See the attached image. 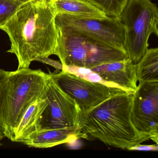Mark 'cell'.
Listing matches in <instances>:
<instances>
[{
    "mask_svg": "<svg viewBox=\"0 0 158 158\" xmlns=\"http://www.w3.org/2000/svg\"><path fill=\"white\" fill-rule=\"evenodd\" d=\"M56 12L51 0L23 2L2 27L10 38L8 52L16 55L18 68L54 55L57 40Z\"/></svg>",
    "mask_w": 158,
    "mask_h": 158,
    "instance_id": "cell-1",
    "label": "cell"
},
{
    "mask_svg": "<svg viewBox=\"0 0 158 158\" xmlns=\"http://www.w3.org/2000/svg\"><path fill=\"white\" fill-rule=\"evenodd\" d=\"M131 103V94H117L89 110L81 111L78 127L80 138L97 139L123 149L149 139L158 144V138L139 132L132 123Z\"/></svg>",
    "mask_w": 158,
    "mask_h": 158,
    "instance_id": "cell-2",
    "label": "cell"
},
{
    "mask_svg": "<svg viewBox=\"0 0 158 158\" xmlns=\"http://www.w3.org/2000/svg\"><path fill=\"white\" fill-rule=\"evenodd\" d=\"M47 76L40 70L29 67L9 73L0 94V123L5 137L12 141L28 108L46 96Z\"/></svg>",
    "mask_w": 158,
    "mask_h": 158,
    "instance_id": "cell-3",
    "label": "cell"
},
{
    "mask_svg": "<svg viewBox=\"0 0 158 158\" xmlns=\"http://www.w3.org/2000/svg\"><path fill=\"white\" fill-rule=\"evenodd\" d=\"M56 27L57 40L54 55L59 57L63 66L90 68L128 58L125 50L80 32Z\"/></svg>",
    "mask_w": 158,
    "mask_h": 158,
    "instance_id": "cell-4",
    "label": "cell"
},
{
    "mask_svg": "<svg viewBox=\"0 0 158 158\" xmlns=\"http://www.w3.org/2000/svg\"><path fill=\"white\" fill-rule=\"evenodd\" d=\"M124 28V48L137 64L148 49L152 34L158 36V9L151 0H127L118 17Z\"/></svg>",
    "mask_w": 158,
    "mask_h": 158,
    "instance_id": "cell-5",
    "label": "cell"
},
{
    "mask_svg": "<svg viewBox=\"0 0 158 158\" xmlns=\"http://www.w3.org/2000/svg\"><path fill=\"white\" fill-rule=\"evenodd\" d=\"M48 104L40 118L38 131L60 128L78 129L81 110L48 74L46 93Z\"/></svg>",
    "mask_w": 158,
    "mask_h": 158,
    "instance_id": "cell-6",
    "label": "cell"
},
{
    "mask_svg": "<svg viewBox=\"0 0 158 158\" xmlns=\"http://www.w3.org/2000/svg\"><path fill=\"white\" fill-rule=\"evenodd\" d=\"M55 22L58 27L80 32L114 48L125 50L124 28L118 17L107 16L100 19L57 13Z\"/></svg>",
    "mask_w": 158,
    "mask_h": 158,
    "instance_id": "cell-7",
    "label": "cell"
},
{
    "mask_svg": "<svg viewBox=\"0 0 158 158\" xmlns=\"http://www.w3.org/2000/svg\"><path fill=\"white\" fill-rule=\"evenodd\" d=\"M50 74L60 87L75 101L82 111L94 108L112 96L129 94L121 88L92 82L63 70Z\"/></svg>",
    "mask_w": 158,
    "mask_h": 158,
    "instance_id": "cell-8",
    "label": "cell"
},
{
    "mask_svg": "<svg viewBox=\"0 0 158 158\" xmlns=\"http://www.w3.org/2000/svg\"><path fill=\"white\" fill-rule=\"evenodd\" d=\"M130 118L137 130L158 138V81L137 85L132 95Z\"/></svg>",
    "mask_w": 158,
    "mask_h": 158,
    "instance_id": "cell-9",
    "label": "cell"
},
{
    "mask_svg": "<svg viewBox=\"0 0 158 158\" xmlns=\"http://www.w3.org/2000/svg\"><path fill=\"white\" fill-rule=\"evenodd\" d=\"M102 80L114 84L127 91L134 93L137 88L136 64L128 58L123 60L103 64L89 68Z\"/></svg>",
    "mask_w": 158,
    "mask_h": 158,
    "instance_id": "cell-10",
    "label": "cell"
},
{
    "mask_svg": "<svg viewBox=\"0 0 158 158\" xmlns=\"http://www.w3.org/2000/svg\"><path fill=\"white\" fill-rule=\"evenodd\" d=\"M80 138L78 129H47L33 133L27 138L23 143L30 148H46L73 142Z\"/></svg>",
    "mask_w": 158,
    "mask_h": 158,
    "instance_id": "cell-11",
    "label": "cell"
},
{
    "mask_svg": "<svg viewBox=\"0 0 158 158\" xmlns=\"http://www.w3.org/2000/svg\"><path fill=\"white\" fill-rule=\"evenodd\" d=\"M47 104L45 97L37 100L30 106L18 125L13 141L23 143L29 136L37 132L40 118Z\"/></svg>",
    "mask_w": 158,
    "mask_h": 158,
    "instance_id": "cell-12",
    "label": "cell"
},
{
    "mask_svg": "<svg viewBox=\"0 0 158 158\" xmlns=\"http://www.w3.org/2000/svg\"><path fill=\"white\" fill-rule=\"evenodd\" d=\"M56 12L91 18H106L101 11L85 0H51Z\"/></svg>",
    "mask_w": 158,
    "mask_h": 158,
    "instance_id": "cell-13",
    "label": "cell"
},
{
    "mask_svg": "<svg viewBox=\"0 0 158 158\" xmlns=\"http://www.w3.org/2000/svg\"><path fill=\"white\" fill-rule=\"evenodd\" d=\"M138 80L140 82L158 81V48L148 49L136 64Z\"/></svg>",
    "mask_w": 158,
    "mask_h": 158,
    "instance_id": "cell-14",
    "label": "cell"
},
{
    "mask_svg": "<svg viewBox=\"0 0 158 158\" xmlns=\"http://www.w3.org/2000/svg\"><path fill=\"white\" fill-rule=\"evenodd\" d=\"M101 11L108 17H118L127 0H85Z\"/></svg>",
    "mask_w": 158,
    "mask_h": 158,
    "instance_id": "cell-15",
    "label": "cell"
},
{
    "mask_svg": "<svg viewBox=\"0 0 158 158\" xmlns=\"http://www.w3.org/2000/svg\"><path fill=\"white\" fill-rule=\"evenodd\" d=\"M23 2L18 0H0V29L12 17Z\"/></svg>",
    "mask_w": 158,
    "mask_h": 158,
    "instance_id": "cell-16",
    "label": "cell"
},
{
    "mask_svg": "<svg viewBox=\"0 0 158 158\" xmlns=\"http://www.w3.org/2000/svg\"><path fill=\"white\" fill-rule=\"evenodd\" d=\"M9 73L10 72L0 69V94L7 82ZM4 137H5V135L0 123V140L3 139Z\"/></svg>",
    "mask_w": 158,
    "mask_h": 158,
    "instance_id": "cell-17",
    "label": "cell"
},
{
    "mask_svg": "<svg viewBox=\"0 0 158 158\" xmlns=\"http://www.w3.org/2000/svg\"><path fill=\"white\" fill-rule=\"evenodd\" d=\"M128 150L145 151H158V146L157 144L150 145H141V144H139L129 148Z\"/></svg>",
    "mask_w": 158,
    "mask_h": 158,
    "instance_id": "cell-18",
    "label": "cell"
},
{
    "mask_svg": "<svg viewBox=\"0 0 158 158\" xmlns=\"http://www.w3.org/2000/svg\"><path fill=\"white\" fill-rule=\"evenodd\" d=\"M18 1H19L22 2H26L29 1H30V0H18Z\"/></svg>",
    "mask_w": 158,
    "mask_h": 158,
    "instance_id": "cell-19",
    "label": "cell"
}]
</instances>
